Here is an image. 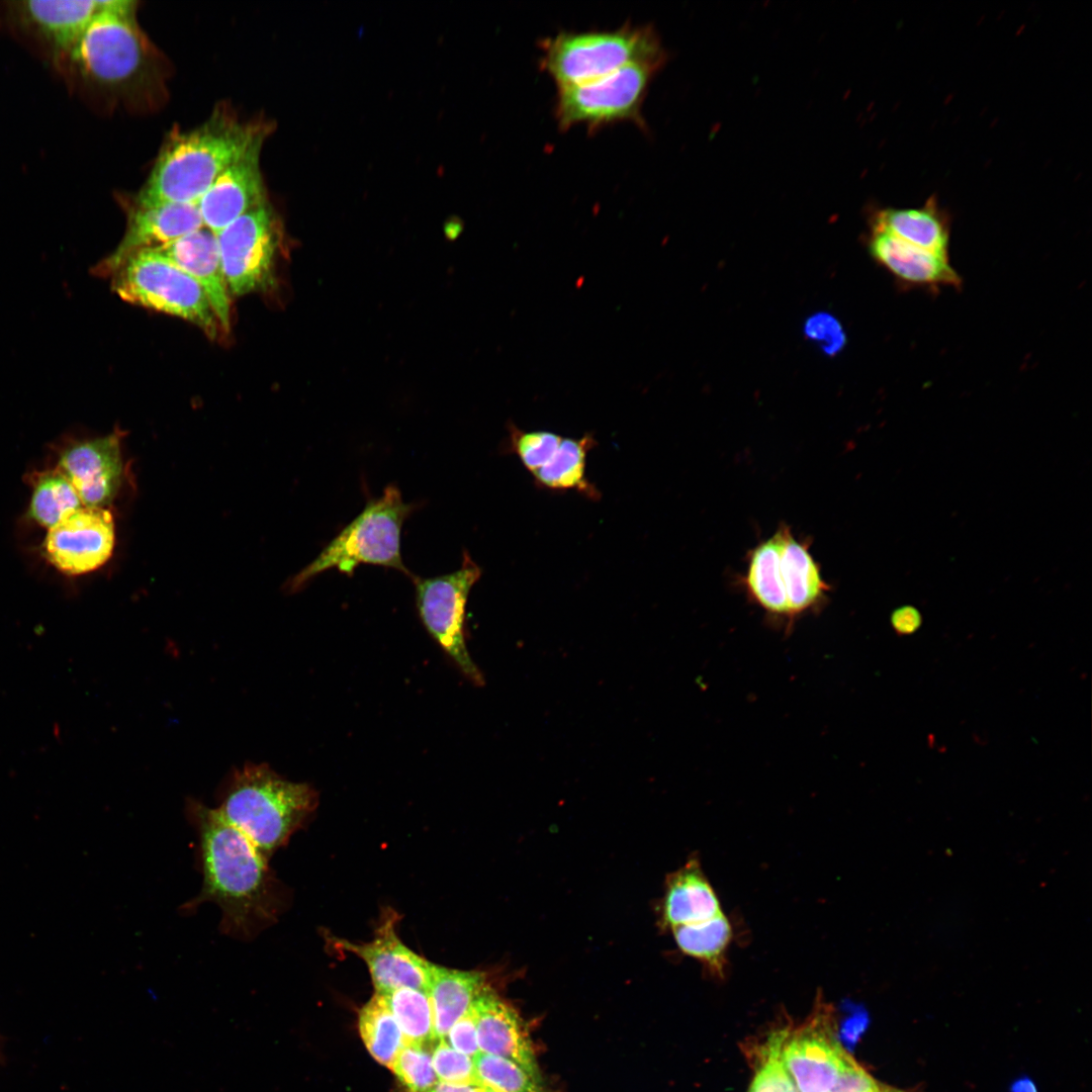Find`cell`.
Here are the masks:
<instances>
[{"instance_id":"6da1fadb","label":"cell","mask_w":1092,"mask_h":1092,"mask_svg":"<svg viewBox=\"0 0 1092 1092\" xmlns=\"http://www.w3.org/2000/svg\"><path fill=\"white\" fill-rule=\"evenodd\" d=\"M186 815L197 835L202 887L182 908L194 911L200 904L212 902L221 910V932L244 941L254 939L275 920L279 908V890L269 859L216 808L189 799Z\"/></svg>"},{"instance_id":"7a4b0ae2","label":"cell","mask_w":1092,"mask_h":1092,"mask_svg":"<svg viewBox=\"0 0 1092 1092\" xmlns=\"http://www.w3.org/2000/svg\"><path fill=\"white\" fill-rule=\"evenodd\" d=\"M269 130L264 122L242 121L226 108H217L201 125L172 131L135 199L197 203L218 175Z\"/></svg>"},{"instance_id":"3957f363","label":"cell","mask_w":1092,"mask_h":1092,"mask_svg":"<svg viewBox=\"0 0 1092 1092\" xmlns=\"http://www.w3.org/2000/svg\"><path fill=\"white\" fill-rule=\"evenodd\" d=\"M739 583L768 622L785 633H791L801 617L823 608L831 590L810 542L797 538L786 524L748 552Z\"/></svg>"},{"instance_id":"277c9868","label":"cell","mask_w":1092,"mask_h":1092,"mask_svg":"<svg viewBox=\"0 0 1092 1092\" xmlns=\"http://www.w3.org/2000/svg\"><path fill=\"white\" fill-rule=\"evenodd\" d=\"M218 799L221 816L269 859L313 813L318 795L265 763H246L226 778Z\"/></svg>"},{"instance_id":"5b68a950","label":"cell","mask_w":1092,"mask_h":1092,"mask_svg":"<svg viewBox=\"0 0 1092 1092\" xmlns=\"http://www.w3.org/2000/svg\"><path fill=\"white\" fill-rule=\"evenodd\" d=\"M99 10L67 53L82 79L100 89L128 92L151 81L155 50L135 20L136 2L98 1Z\"/></svg>"},{"instance_id":"8992f818","label":"cell","mask_w":1092,"mask_h":1092,"mask_svg":"<svg viewBox=\"0 0 1092 1092\" xmlns=\"http://www.w3.org/2000/svg\"><path fill=\"white\" fill-rule=\"evenodd\" d=\"M414 510L415 505L403 500L397 486H386L381 496L369 500L363 511L290 579L288 589L291 593L298 590L331 568L352 575L361 563L393 568L413 578L415 575L402 562L400 535L405 519Z\"/></svg>"},{"instance_id":"52a82bcc","label":"cell","mask_w":1092,"mask_h":1092,"mask_svg":"<svg viewBox=\"0 0 1092 1092\" xmlns=\"http://www.w3.org/2000/svg\"><path fill=\"white\" fill-rule=\"evenodd\" d=\"M541 50L540 66L557 88L592 82L632 64L663 65L666 59L657 33L647 25L562 31L543 39Z\"/></svg>"},{"instance_id":"ba28073f","label":"cell","mask_w":1092,"mask_h":1092,"mask_svg":"<svg viewBox=\"0 0 1092 1092\" xmlns=\"http://www.w3.org/2000/svg\"><path fill=\"white\" fill-rule=\"evenodd\" d=\"M124 301L181 317L209 338L220 328L201 286L160 253L146 250L128 257L110 276Z\"/></svg>"},{"instance_id":"9c48e42d","label":"cell","mask_w":1092,"mask_h":1092,"mask_svg":"<svg viewBox=\"0 0 1092 1092\" xmlns=\"http://www.w3.org/2000/svg\"><path fill=\"white\" fill-rule=\"evenodd\" d=\"M662 66L632 64L592 82L557 88L558 127L567 130L584 124L592 132L608 124L630 121L645 129L642 105L651 80Z\"/></svg>"},{"instance_id":"30bf717a","label":"cell","mask_w":1092,"mask_h":1092,"mask_svg":"<svg viewBox=\"0 0 1092 1092\" xmlns=\"http://www.w3.org/2000/svg\"><path fill=\"white\" fill-rule=\"evenodd\" d=\"M480 576V567L464 552L459 569L434 577L412 578L423 625L463 675L475 685H481L483 678L467 650L464 626L466 603Z\"/></svg>"},{"instance_id":"8fae6325","label":"cell","mask_w":1092,"mask_h":1092,"mask_svg":"<svg viewBox=\"0 0 1092 1092\" xmlns=\"http://www.w3.org/2000/svg\"><path fill=\"white\" fill-rule=\"evenodd\" d=\"M215 236L231 295L264 290L273 283L282 231L269 202L241 215Z\"/></svg>"},{"instance_id":"7c38bea8","label":"cell","mask_w":1092,"mask_h":1092,"mask_svg":"<svg viewBox=\"0 0 1092 1092\" xmlns=\"http://www.w3.org/2000/svg\"><path fill=\"white\" fill-rule=\"evenodd\" d=\"M114 522L105 508L81 507L48 529L41 549L44 558L67 575H80L102 566L112 555Z\"/></svg>"},{"instance_id":"4fadbf2b","label":"cell","mask_w":1092,"mask_h":1092,"mask_svg":"<svg viewBox=\"0 0 1092 1092\" xmlns=\"http://www.w3.org/2000/svg\"><path fill=\"white\" fill-rule=\"evenodd\" d=\"M831 1011L818 1002L801 1028L785 1031L781 1060L798 1092H830L849 1059L831 1029Z\"/></svg>"},{"instance_id":"5bb4252c","label":"cell","mask_w":1092,"mask_h":1092,"mask_svg":"<svg viewBox=\"0 0 1092 1092\" xmlns=\"http://www.w3.org/2000/svg\"><path fill=\"white\" fill-rule=\"evenodd\" d=\"M127 225L118 246L92 272L110 277L131 255L155 250L203 228L197 203H148L138 199L126 209Z\"/></svg>"},{"instance_id":"9a60e30c","label":"cell","mask_w":1092,"mask_h":1092,"mask_svg":"<svg viewBox=\"0 0 1092 1092\" xmlns=\"http://www.w3.org/2000/svg\"><path fill=\"white\" fill-rule=\"evenodd\" d=\"M397 914L383 915L374 937L368 942H351L334 937V945L361 959L367 966L375 993L398 988L427 992L433 963L413 951L398 937L395 926Z\"/></svg>"},{"instance_id":"2e32d148","label":"cell","mask_w":1092,"mask_h":1092,"mask_svg":"<svg viewBox=\"0 0 1092 1092\" xmlns=\"http://www.w3.org/2000/svg\"><path fill=\"white\" fill-rule=\"evenodd\" d=\"M121 433L78 441L59 456L57 468L71 481L84 507L105 508L121 485Z\"/></svg>"},{"instance_id":"e0dca14e","label":"cell","mask_w":1092,"mask_h":1092,"mask_svg":"<svg viewBox=\"0 0 1092 1092\" xmlns=\"http://www.w3.org/2000/svg\"><path fill=\"white\" fill-rule=\"evenodd\" d=\"M264 141L222 171L197 202L203 226L219 233L246 212L268 202L260 170Z\"/></svg>"},{"instance_id":"ac0fdd59","label":"cell","mask_w":1092,"mask_h":1092,"mask_svg":"<svg viewBox=\"0 0 1092 1092\" xmlns=\"http://www.w3.org/2000/svg\"><path fill=\"white\" fill-rule=\"evenodd\" d=\"M471 1009L479 1052L515 1063L543 1086L532 1041L517 1011L487 987Z\"/></svg>"},{"instance_id":"d6986e66","label":"cell","mask_w":1092,"mask_h":1092,"mask_svg":"<svg viewBox=\"0 0 1092 1092\" xmlns=\"http://www.w3.org/2000/svg\"><path fill=\"white\" fill-rule=\"evenodd\" d=\"M154 251L190 275L201 286L220 328L224 332L229 331L231 294L215 234L203 226Z\"/></svg>"},{"instance_id":"ffe728a7","label":"cell","mask_w":1092,"mask_h":1092,"mask_svg":"<svg viewBox=\"0 0 1092 1092\" xmlns=\"http://www.w3.org/2000/svg\"><path fill=\"white\" fill-rule=\"evenodd\" d=\"M869 251L904 286L937 290L962 285L947 256L910 245L885 231L873 229Z\"/></svg>"},{"instance_id":"44dd1931","label":"cell","mask_w":1092,"mask_h":1092,"mask_svg":"<svg viewBox=\"0 0 1092 1092\" xmlns=\"http://www.w3.org/2000/svg\"><path fill=\"white\" fill-rule=\"evenodd\" d=\"M13 20L46 40L59 54L68 53L99 10L94 0H29L8 3Z\"/></svg>"},{"instance_id":"7402d4cb","label":"cell","mask_w":1092,"mask_h":1092,"mask_svg":"<svg viewBox=\"0 0 1092 1092\" xmlns=\"http://www.w3.org/2000/svg\"><path fill=\"white\" fill-rule=\"evenodd\" d=\"M723 914L720 901L697 858L690 859L667 881L662 905L669 928L706 921Z\"/></svg>"},{"instance_id":"603a6c76","label":"cell","mask_w":1092,"mask_h":1092,"mask_svg":"<svg viewBox=\"0 0 1092 1092\" xmlns=\"http://www.w3.org/2000/svg\"><path fill=\"white\" fill-rule=\"evenodd\" d=\"M485 988V976L481 972L433 964L427 994L432 1006L437 1040L445 1038L451 1026L470 1011L474 1001Z\"/></svg>"},{"instance_id":"cb8c5ba5","label":"cell","mask_w":1092,"mask_h":1092,"mask_svg":"<svg viewBox=\"0 0 1092 1092\" xmlns=\"http://www.w3.org/2000/svg\"><path fill=\"white\" fill-rule=\"evenodd\" d=\"M918 248L948 257L949 226L934 201L919 208H886L877 213L874 228Z\"/></svg>"},{"instance_id":"d4e9b609","label":"cell","mask_w":1092,"mask_h":1092,"mask_svg":"<svg viewBox=\"0 0 1092 1092\" xmlns=\"http://www.w3.org/2000/svg\"><path fill=\"white\" fill-rule=\"evenodd\" d=\"M595 445L590 435L578 439L563 437L550 460L532 473L536 483L549 489H575L590 497L598 496L585 476L586 455Z\"/></svg>"},{"instance_id":"484cf974","label":"cell","mask_w":1092,"mask_h":1092,"mask_svg":"<svg viewBox=\"0 0 1092 1092\" xmlns=\"http://www.w3.org/2000/svg\"><path fill=\"white\" fill-rule=\"evenodd\" d=\"M671 930L678 948L684 953L700 961L713 976H723L726 952L732 939V927L724 913Z\"/></svg>"},{"instance_id":"4316f807","label":"cell","mask_w":1092,"mask_h":1092,"mask_svg":"<svg viewBox=\"0 0 1092 1092\" xmlns=\"http://www.w3.org/2000/svg\"><path fill=\"white\" fill-rule=\"evenodd\" d=\"M31 485L28 517L41 527L50 529L69 513L83 507L73 484L57 467L34 473Z\"/></svg>"},{"instance_id":"83f0119b","label":"cell","mask_w":1092,"mask_h":1092,"mask_svg":"<svg viewBox=\"0 0 1092 1092\" xmlns=\"http://www.w3.org/2000/svg\"><path fill=\"white\" fill-rule=\"evenodd\" d=\"M359 1031L370 1055L391 1069L405 1044L402 1032L382 995L374 993L359 1012Z\"/></svg>"},{"instance_id":"f1b7e54d","label":"cell","mask_w":1092,"mask_h":1092,"mask_svg":"<svg viewBox=\"0 0 1092 1092\" xmlns=\"http://www.w3.org/2000/svg\"><path fill=\"white\" fill-rule=\"evenodd\" d=\"M380 995L390 1008L402 1032L405 1044L428 1045L437 1041L432 1006L427 992L413 988H398Z\"/></svg>"},{"instance_id":"f546056e","label":"cell","mask_w":1092,"mask_h":1092,"mask_svg":"<svg viewBox=\"0 0 1092 1092\" xmlns=\"http://www.w3.org/2000/svg\"><path fill=\"white\" fill-rule=\"evenodd\" d=\"M473 1063L481 1087L495 1092H544L542 1085L507 1059L479 1053L473 1058Z\"/></svg>"},{"instance_id":"4dcf8cb0","label":"cell","mask_w":1092,"mask_h":1092,"mask_svg":"<svg viewBox=\"0 0 1092 1092\" xmlns=\"http://www.w3.org/2000/svg\"><path fill=\"white\" fill-rule=\"evenodd\" d=\"M390 1070L407 1092H428L439 1082L428 1045L404 1044Z\"/></svg>"},{"instance_id":"1f68e13d","label":"cell","mask_w":1092,"mask_h":1092,"mask_svg":"<svg viewBox=\"0 0 1092 1092\" xmlns=\"http://www.w3.org/2000/svg\"><path fill=\"white\" fill-rule=\"evenodd\" d=\"M563 437L547 431H521L510 428V447L523 465L534 473L545 465L558 449Z\"/></svg>"},{"instance_id":"d6a6232c","label":"cell","mask_w":1092,"mask_h":1092,"mask_svg":"<svg viewBox=\"0 0 1092 1092\" xmlns=\"http://www.w3.org/2000/svg\"><path fill=\"white\" fill-rule=\"evenodd\" d=\"M432 1064L439 1082L480 1086L473 1058L457 1052L445 1039H438L432 1051Z\"/></svg>"},{"instance_id":"836d02e7","label":"cell","mask_w":1092,"mask_h":1092,"mask_svg":"<svg viewBox=\"0 0 1092 1092\" xmlns=\"http://www.w3.org/2000/svg\"><path fill=\"white\" fill-rule=\"evenodd\" d=\"M805 336L817 343L827 356L838 354L846 344V335L839 321L828 312L810 315L804 324Z\"/></svg>"},{"instance_id":"e575fe53","label":"cell","mask_w":1092,"mask_h":1092,"mask_svg":"<svg viewBox=\"0 0 1092 1092\" xmlns=\"http://www.w3.org/2000/svg\"><path fill=\"white\" fill-rule=\"evenodd\" d=\"M890 1087L877 1082L850 1057L830 1092H887Z\"/></svg>"},{"instance_id":"d590c367","label":"cell","mask_w":1092,"mask_h":1092,"mask_svg":"<svg viewBox=\"0 0 1092 1092\" xmlns=\"http://www.w3.org/2000/svg\"><path fill=\"white\" fill-rule=\"evenodd\" d=\"M443 1039L457 1052L471 1058L480 1053L472 1009L451 1026Z\"/></svg>"},{"instance_id":"8d00e7d4","label":"cell","mask_w":1092,"mask_h":1092,"mask_svg":"<svg viewBox=\"0 0 1092 1092\" xmlns=\"http://www.w3.org/2000/svg\"><path fill=\"white\" fill-rule=\"evenodd\" d=\"M867 1024L868 1016L864 1011L855 1010L847 1015L840 1022L838 1031L839 1044L842 1043L847 1050H853Z\"/></svg>"},{"instance_id":"74e56055","label":"cell","mask_w":1092,"mask_h":1092,"mask_svg":"<svg viewBox=\"0 0 1092 1092\" xmlns=\"http://www.w3.org/2000/svg\"><path fill=\"white\" fill-rule=\"evenodd\" d=\"M921 621L920 613L910 606L898 608L891 615V624L899 634L913 633L919 628Z\"/></svg>"},{"instance_id":"f35d334b","label":"cell","mask_w":1092,"mask_h":1092,"mask_svg":"<svg viewBox=\"0 0 1092 1092\" xmlns=\"http://www.w3.org/2000/svg\"><path fill=\"white\" fill-rule=\"evenodd\" d=\"M428 1092H481V1086L458 1085L438 1082Z\"/></svg>"},{"instance_id":"ab89813d","label":"cell","mask_w":1092,"mask_h":1092,"mask_svg":"<svg viewBox=\"0 0 1092 1092\" xmlns=\"http://www.w3.org/2000/svg\"><path fill=\"white\" fill-rule=\"evenodd\" d=\"M1013 1092H1036V1090L1030 1081L1021 1080L1013 1086Z\"/></svg>"},{"instance_id":"60d3db41","label":"cell","mask_w":1092,"mask_h":1092,"mask_svg":"<svg viewBox=\"0 0 1092 1092\" xmlns=\"http://www.w3.org/2000/svg\"><path fill=\"white\" fill-rule=\"evenodd\" d=\"M481 1092H495V1091H493V1090H491L489 1088H486V1087H481Z\"/></svg>"},{"instance_id":"b9f144b4","label":"cell","mask_w":1092,"mask_h":1092,"mask_svg":"<svg viewBox=\"0 0 1092 1092\" xmlns=\"http://www.w3.org/2000/svg\"><path fill=\"white\" fill-rule=\"evenodd\" d=\"M887 1092H902V1091H899V1090H896V1089H893V1088L890 1087V1089Z\"/></svg>"}]
</instances>
